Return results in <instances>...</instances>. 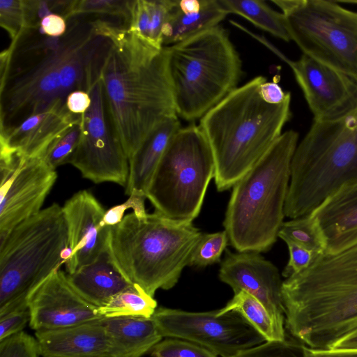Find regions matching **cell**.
I'll use <instances>...</instances> for the list:
<instances>
[{
	"instance_id": "cell-21",
	"label": "cell",
	"mask_w": 357,
	"mask_h": 357,
	"mask_svg": "<svg viewBox=\"0 0 357 357\" xmlns=\"http://www.w3.org/2000/svg\"><path fill=\"white\" fill-rule=\"evenodd\" d=\"M100 319L70 327L36 331L39 355L42 357L109 356V342Z\"/></svg>"
},
{
	"instance_id": "cell-1",
	"label": "cell",
	"mask_w": 357,
	"mask_h": 357,
	"mask_svg": "<svg viewBox=\"0 0 357 357\" xmlns=\"http://www.w3.org/2000/svg\"><path fill=\"white\" fill-rule=\"evenodd\" d=\"M101 75L108 119L128 160L149 134L167 118L178 116L165 47L158 48L121 24Z\"/></svg>"
},
{
	"instance_id": "cell-6",
	"label": "cell",
	"mask_w": 357,
	"mask_h": 357,
	"mask_svg": "<svg viewBox=\"0 0 357 357\" xmlns=\"http://www.w3.org/2000/svg\"><path fill=\"white\" fill-rule=\"evenodd\" d=\"M298 141L294 130L282 133L233 186L223 225L238 252H265L277 241Z\"/></svg>"
},
{
	"instance_id": "cell-44",
	"label": "cell",
	"mask_w": 357,
	"mask_h": 357,
	"mask_svg": "<svg viewBox=\"0 0 357 357\" xmlns=\"http://www.w3.org/2000/svg\"><path fill=\"white\" fill-rule=\"evenodd\" d=\"M330 349L357 350V327L337 340Z\"/></svg>"
},
{
	"instance_id": "cell-23",
	"label": "cell",
	"mask_w": 357,
	"mask_h": 357,
	"mask_svg": "<svg viewBox=\"0 0 357 357\" xmlns=\"http://www.w3.org/2000/svg\"><path fill=\"white\" fill-rule=\"evenodd\" d=\"M110 357H141L163 337L152 317H103Z\"/></svg>"
},
{
	"instance_id": "cell-25",
	"label": "cell",
	"mask_w": 357,
	"mask_h": 357,
	"mask_svg": "<svg viewBox=\"0 0 357 357\" xmlns=\"http://www.w3.org/2000/svg\"><path fill=\"white\" fill-rule=\"evenodd\" d=\"M228 14L219 0H203L201 8L183 12L177 0H172L167 20L162 31L163 47L183 41L204 31L219 25Z\"/></svg>"
},
{
	"instance_id": "cell-12",
	"label": "cell",
	"mask_w": 357,
	"mask_h": 357,
	"mask_svg": "<svg viewBox=\"0 0 357 357\" xmlns=\"http://www.w3.org/2000/svg\"><path fill=\"white\" fill-rule=\"evenodd\" d=\"M162 337L198 344L220 357H233L266 342L237 311L220 313L157 308L152 316Z\"/></svg>"
},
{
	"instance_id": "cell-24",
	"label": "cell",
	"mask_w": 357,
	"mask_h": 357,
	"mask_svg": "<svg viewBox=\"0 0 357 357\" xmlns=\"http://www.w3.org/2000/svg\"><path fill=\"white\" fill-rule=\"evenodd\" d=\"M178 116L167 118L146 137L138 151L129 159L126 194L146 197L153 175L174 135L181 128Z\"/></svg>"
},
{
	"instance_id": "cell-38",
	"label": "cell",
	"mask_w": 357,
	"mask_h": 357,
	"mask_svg": "<svg viewBox=\"0 0 357 357\" xmlns=\"http://www.w3.org/2000/svg\"><path fill=\"white\" fill-rule=\"evenodd\" d=\"M146 199H147L146 197L141 194H130L129 198L124 203L106 211L103 219L104 223L109 227L119 224L124 217V212L128 208H132L133 212L137 215L146 213L144 204Z\"/></svg>"
},
{
	"instance_id": "cell-13",
	"label": "cell",
	"mask_w": 357,
	"mask_h": 357,
	"mask_svg": "<svg viewBox=\"0 0 357 357\" xmlns=\"http://www.w3.org/2000/svg\"><path fill=\"white\" fill-rule=\"evenodd\" d=\"M89 94L91 104L82 114L80 138L68 163L96 183L112 182L126 187L129 160L109 123L101 79Z\"/></svg>"
},
{
	"instance_id": "cell-42",
	"label": "cell",
	"mask_w": 357,
	"mask_h": 357,
	"mask_svg": "<svg viewBox=\"0 0 357 357\" xmlns=\"http://www.w3.org/2000/svg\"><path fill=\"white\" fill-rule=\"evenodd\" d=\"M261 98L268 103L278 105L291 96L290 92H284L276 82H264L259 89Z\"/></svg>"
},
{
	"instance_id": "cell-5",
	"label": "cell",
	"mask_w": 357,
	"mask_h": 357,
	"mask_svg": "<svg viewBox=\"0 0 357 357\" xmlns=\"http://www.w3.org/2000/svg\"><path fill=\"white\" fill-rule=\"evenodd\" d=\"M202 234L190 220L132 212L110 227L107 250L126 279L153 297L178 282Z\"/></svg>"
},
{
	"instance_id": "cell-9",
	"label": "cell",
	"mask_w": 357,
	"mask_h": 357,
	"mask_svg": "<svg viewBox=\"0 0 357 357\" xmlns=\"http://www.w3.org/2000/svg\"><path fill=\"white\" fill-rule=\"evenodd\" d=\"M69 257L62 206L42 209L0 240V317L28 308L33 291Z\"/></svg>"
},
{
	"instance_id": "cell-7",
	"label": "cell",
	"mask_w": 357,
	"mask_h": 357,
	"mask_svg": "<svg viewBox=\"0 0 357 357\" xmlns=\"http://www.w3.org/2000/svg\"><path fill=\"white\" fill-rule=\"evenodd\" d=\"M357 182V109L313 120L291 162L284 216L307 215L342 186Z\"/></svg>"
},
{
	"instance_id": "cell-2",
	"label": "cell",
	"mask_w": 357,
	"mask_h": 357,
	"mask_svg": "<svg viewBox=\"0 0 357 357\" xmlns=\"http://www.w3.org/2000/svg\"><path fill=\"white\" fill-rule=\"evenodd\" d=\"M77 15L60 37L29 29L1 53L0 128L16 126L57 104L63 70L96 36L101 17Z\"/></svg>"
},
{
	"instance_id": "cell-4",
	"label": "cell",
	"mask_w": 357,
	"mask_h": 357,
	"mask_svg": "<svg viewBox=\"0 0 357 357\" xmlns=\"http://www.w3.org/2000/svg\"><path fill=\"white\" fill-rule=\"evenodd\" d=\"M266 81L257 76L237 87L206 112L199 125L211 149L215 183L220 192L229 190L268 150L291 117V96L273 105L261 96Z\"/></svg>"
},
{
	"instance_id": "cell-18",
	"label": "cell",
	"mask_w": 357,
	"mask_h": 357,
	"mask_svg": "<svg viewBox=\"0 0 357 357\" xmlns=\"http://www.w3.org/2000/svg\"><path fill=\"white\" fill-rule=\"evenodd\" d=\"M68 234L66 273L93 261L107 248L110 227L103 221L106 211L86 190L75 193L62 206Z\"/></svg>"
},
{
	"instance_id": "cell-15",
	"label": "cell",
	"mask_w": 357,
	"mask_h": 357,
	"mask_svg": "<svg viewBox=\"0 0 357 357\" xmlns=\"http://www.w3.org/2000/svg\"><path fill=\"white\" fill-rule=\"evenodd\" d=\"M286 62L314 120L336 119L357 109V80L303 54Z\"/></svg>"
},
{
	"instance_id": "cell-22",
	"label": "cell",
	"mask_w": 357,
	"mask_h": 357,
	"mask_svg": "<svg viewBox=\"0 0 357 357\" xmlns=\"http://www.w3.org/2000/svg\"><path fill=\"white\" fill-rule=\"evenodd\" d=\"M66 278L71 287L97 308L132 284L115 265L107 248L91 263L66 273Z\"/></svg>"
},
{
	"instance_id": "cell-10",
	"label": "cell",
	"mask_w": 357,
	"mask_h": 357,
	"mask_svg": "<svg viewBox=\"0 0 357 357\" xmlns=\"http://www.w3.org/2000/svg\"><path fill=\"white\" fill-rule=\"evenodd\" d=\"M214 175L213 153L200 126L181 128L153 175L146 198L162 215L192 221L200 212Z\"/></svg>"
},
{
	"instance_id": "cell-27",
	"label": "cell",
	"mask_w": 357,
	"mask_h": 357,
	"mask_svg": "<svg viewBox=\"0 0 357 357\" xmlns=\"http://www.w3.org/2000/svg\"><path fill=\"white\" fill-rule=\"evenodd\" d=\"M230 310L239 312L266 340V342L285 341V330L277 325L264 305L245 291L234 294L220 313Z\"/></svg>"
},
{
	"instance_id": "cell-19",
	"label": "cell",
	"mask_w": 357,
	"mask_h": 357,
	"mask_svg": "<svg viewBox=\"0 0 357 357\" xmlns=\"http://www.w3.org/2000/svg\"><path fill=\"white\" fill-rule=\"evenodd\" d=\"M81 120L82 114L70 112L66 104H57L16 126L0 128V151L26 158L42 157L55 139Z\"/></svg>"
},
{
	"instance_id": "cell-40",
	"label": "cell",
	"mask_w": 357,
	"mask_h": 357,
	"mask_svg": "<svg viewBox=\"0 0 357 357\" xmlns=\"http://www.w3.org/2000/svg\"><path fill=\"white\" fill-rule=\"evenodd\" d=\"M67 21L58 14H50L45 17L40 21V27L41 31L50 37H60L67 30Z\"/></svg>"
},
{
	"instance_id": "cell-14",
	"label": "cell",
	"mask_w": 357,
	"mask_h": 357,
	"mask_svg": "<svg viewBox=\"0 0 357 357\" xmlns=\"http://www.w3.org/2000/svg\"><path fill=\"white\" fill-rule=\"evenodd\" d=\"M56 178V169L43 157L25 158L15 170L1 177L0 240L42 210Z\"/></svg>"
},
{
	"instance_id": "cell-26",
	"label": "cell",
	"mask_w": 357,
	"mask_h": 357,
	"mask_svg": "<svg viewBox=\"0 0 357 357\" xmlns=\"http://www.w3.org/2000/svg\"><path fill=\"white\" fill-rule=\"evenodd\" d=\"M227 14L238 15L258 28L284 41L291 40L285 18L261 0H219Z\"/></svg>"
},
{
	"instance_id": "cell-11",
	"label": "cell",
	"mask_w": 357,
	"mask_h": 357,
	"mask_svg": "<svg viewBox=\"0 0 357 357\" xmlns=\"http://www.w3.org/2000/svg\"><path fill=\"white\" fill-rule=\"evenodd\" d=\"M293 40L313 59L357 80V12L327 0H273Z\"/></svg>"
},
{
	"instance_id": "cell-28",
	"label": "cell",
	"mask_w": 357,
	"mask_h": 357,
	"mask_svg": "<svg viewBox=\"0 0 357 357\" xmlns=\"http://www.w3.org/2000/svg\"><path fill=\"white\" fill-rule=\"evenodd\" d=\"M157 302L139 286L132 284L114 296L104 307L98 308L103 317H141L151 318Z\"/></svg>"
},
{
	"instance_id": "cell-30",
	"label": "cell",
	"mask_w": 357,
	"mask_h": 357,
	"mask_svg": "<svg viewBox=\"0 0 357 357\" xmlns=\"http://www.w3.org/2000/svg\"><path fill=\"white\" fill-rule=\"evenodd\" d=\"M278 237L284 241H292L317 254L324 253V239L315 220L310 214L283 222Z\"/></svg>"
},
{
	"instance_id": "cell-17",
	"label": "cell",
	"mask_w": 357,
	"mask_h": 357,
	"mask_svg": "<svg viewBox=\"0 0 357 357\" xmlns=\"http://www.w3.org/2000/svg\"><path fill=\"white\" fill-rule=\"evenodd\" d=\"M259 253H234L227 250L220 264L219 278L231 287L234 294L243 291L255 297L267 309L277 325L284 328L283 281L278 268Z\"/></svg>"
},
{
	"instance_id": "cell-39",
	"label": "cell",
	"mask_w": 357,
	"mask_h": 357,
	"mask_svg": "<svg viewBox=\"0 0 357 357\" xmlns=\"http://www.w3.org/2000/svg\"><path fill=\"white\" fill-rule=\"evenodd\" d=\"M30 321L29 308L12 312L0 317V341L20 332Z\"/></svg>"
},
{
	"instance_id": "cell-45",
	"label": "cell",
	"mask_w": 357,
	"mask_h": 357,
	"mask_svg": "<svg viewBox=\"0 0 357 357\" xmlns=\"http://www.w3.org/2000/svg\"><path fill=\"white\" fill-rule=\"evenodd\" d=\"M105 357H109V356H105Z\"/></svg>"
},
{
	"instance_id": "cell-3",
	"label": "cell",
	"mask_w": 357,
	"mask_h": 357,
	"mask_svg": "<svg viewBox=\"0 0 357 357\" xmlns=\"http://www.w3.org/2000/svg\"><path fill=\"white\" fill-rule=\"evenodd\" d=\"M285 326L313 349H330L357 327V245L320 255L282 284Z\"/></svg>"
},
{
	"instance_id": "cell-31",
	"label": "cell",
	"mask_w": 357,
	"mask_h": 357,
	"mask_svg": "<svg viewBox=\"0 0 357 357\" xmlns=\"http://www.w3.org/2000/svg\"><path fill=\"white\" fill-rule=\"evenodd\" d=\"M132 0L70 1L65 19L77 15H106L123 22L128 28Z\"/></svg>"
},
{
	"instance_id": "cell-34",
	"label": "cell",
	"mask_w": 357,
	"mask_h": 357,
	"mask_svg": "<svg viewBox=\"0 0 357 357\" xmlns=\"http://www.w3.org/2000/svg\"><path fill=\"white\" fill-rule=\"evenodd\" d=\"M151 351L153 357H218L213 352L193 342L171 337L161 340Z\"/></svg>"
},
{
	"instance_id": "cell-36",
	"label": "cell",
	"mask_w": 357,
	"mask_h": 357,
	"mask_svg": "<svg viewBox=\"0 0 357 357\" xmlns=\"http://www.w3.org/2000/svg\"><path fill=\"white\" fill-rule=\"evenodd\" d=\"M233 357H301V349L288 342H265Z\"/></svg>"
},
{
	"instance_id": "cell-43",
	"label": "cell",
	"mask_w": 357,
	"mask_h": 357,
	"mask_svg": "<svg viewBox=\"0 0 357 357\" xmlns=\"http://www.w3.org/2000/svg\"><path fill=\"white\" fill-rule=\"evenodd\" d=\"M301 357H357V350L313 349L301 347Z\"/></svg>"
},
{
	"instance_id": "cell-29",
	"label": "cell",
	"mask_w": 357,
	"mask_h": 357,
	"mask_svg": "<svg viewBox=\"0 0 357 357\" xmlns=\"http://www.w3.org/2000/svg\"><path fill=\"white\" fill-rule=\"evenodd\" d=\"M36 14V1L1 0L0 24L12 42L26 30L40 26Z\"/></svg>"
},
{
	"instance_id": "cell-37",
	"label": "cell",
	"mask_w": 357,
	"mask_h": 357,
	"mask_svg": "<svg viewBox=\"0 0 357 357\" xmlns=\"http://www.w3.org/2000/svg\"><path fill=\"white\" fill-rule=\"evenodd\" d=\"M284 242L289 253V261L282 271V275L286 278L308 268L320 255L292 241Z\"/></svg>"
},
{
	"instance_id": "cell-32",
	"label": "cell",
	"mask_w": 357,
	"mask_h": 357,
	"mask_svg": "<svg viewBox=\"0 0 357 357\" xmlns=\"http://www.w3.org/2000/svg\"><path fill=\"white\" fill-rule=\"evenodd\" d=\"M229 238L224 230L212 234H202L190 256L189 265L204 267L220 262Z\"/></svg>"
},
{
	"instance_id": "cell-33",
	"label": "cell",
	"mask_w": 357,
	"mask_h": 357,
	"mask_svg": "<svg viewBox=\"0 0 357 357\" xmlns=\"http://www.w3.org/2000/svg\"><path fill=\"white\" fill-rule=\"evenodd\" d=\"M80 135L81 121L55 139L42 157L50 167L55 169L59 166L68 163L77 148Z\"/></svg>"
},
{
	"instance_id": "cell-20",
	"label": "cell",
	"mask_w": 357,
	"mask_h": 357,
	"mask_svg": "<svg viewBox=\"0 0 357 357\" xmlns=\"http://www.w3.org/2000/svg\"><path fill=\"white\" fill-rule=\"evenodd\" d=\"M310 215L321 234L324 254H337L357 245V182L337 189Z\"/></svg>"
},
{
	"instance_id": "cell-41",
	"label": "cell",
	"mask_w": 357,
	"mask_h": 357,
	"mask_svg": "<svg viewBox=\"0 0 357 357\" xmlns=\"http://www.w3.org/2000/svg\"><path fill=\"white\" fill-rule=\"evenodd\" d=\"M91 96L84 91H75L68 94L66 105L68 109L75 114H83L90 107Z\"/></svg>"
},
{
	"instance_id": "cell-16",
	"label": "cell",
	"mask_w": 357,
	"mask_h": 357,
	"mask_svg": "<svg viewBox=\"0 0 357 357\" xmlns=\"http://www.w3.org/2000/svg\"><path fill=\"white\" fill-rule=\"evenodd\" d=\"M30 327L47 331L99 320L98 308L84 300L69 284L66 273L58 269L28 300Z\"/></svg>"
},
{
	"instance_id": "cell-35",
	"label": "cell",
	"mask_w": 357,
	"mask_h": 357,
	"mask_svg": "<svg viewBox=\"0 0 357 357\" xmlns=\"http://www.w3.org/2000/svg\"><path fill=\"white\" fill-rule=\"evenodd\" d=\"M36 339L24 331L0 341V357H38Z\"/></svg>"
},
{
	"instance_id": "cell-8",
	"label": "cell",
	"mask_w": 357,
	"mask_h": 357,
	"mask_svg": "<svg viewBox=\"0 0 357 357\" xmlns=\"http://www.w3.org/2000/svg\"><path fill=\"white\" fill-rule=\"evenodd\" d=\"M164 47L176 112L183 119H201L237 88L241 60L220 24Z\"/></svg>"
}]
</instances>
